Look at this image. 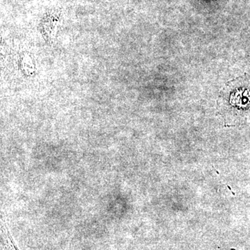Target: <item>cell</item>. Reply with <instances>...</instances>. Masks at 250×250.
Returning <instances> with one entry per match:
<instances>
[{"instance_id": "6da1fadb", "label": "cell", "mask_w": 250, "mask_h": 250, "mask_svg": "<svg viewBox=\"0 0 250 250\" xmlns=\"http://www.w3.org/2000/svg\"><path fill=\"white\" fill-rule=\"evenodd\" d=\"M217 109L225 126L250 124V75L238 77L225 84L219 93Z\"/></svg>"}, {"instance_id": "7a4b0ae2", "label": "cell", "mask_w": 250, "mask_h": 250, "mask_svg": "<svg viewBox=\"0 0 250 250\" xmlns=\"http://www.w3.org/2000/svg\"><path fill=\"white\" fill-rule=\"evenodd\" d=\"M6 227V236H7V240H6V244L5 246V250H20L18 249V246H16L12 236H11V233L9 229Z\"/></svg>"}]
</instances>
